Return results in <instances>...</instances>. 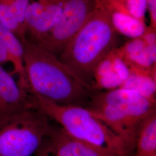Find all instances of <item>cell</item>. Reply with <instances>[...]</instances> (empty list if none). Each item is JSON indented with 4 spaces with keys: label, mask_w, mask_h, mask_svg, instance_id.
<instances>
[{
    "label": "cell",
    "mask_w": 156,
    "mask_h": 156,
    "mask_svg": "<svg viewBox=\"0 0 156 156\" xmlns=\"http://www.w3.org/2000/svg\"><path fill=\"white\" fill-rule=\"evenodd\" d=\"M29 92L61 105L87 107L95 91L58 57L27 39L21 41Z\"/></svg>",
    "instance_id": "6da1fadb"
},
{
    "label": "cell",
    "mask_w": 156,
    "mask_h": 156,
    "mask_svg": "<svg viewBox=\"0 0 156 156\" xmlns=\"http://www.w3.org/2000/svg\"><path fill=\"white\" fill-rule=\"evenodd\" d=\"M119 35L106 12L95 4L88 20L58 58L84 83L93 88L95 68L112 50L118 47Z\"/></svg>",
    "instance_id": "7a4b0ae2"
},
{
    "label": "cell",
    "mask_w": 156,
    "mask_h": 156,
    "mask_svg": "<svg viewBox=\"0 0 156 156\" xmlns=\"http://www.w3.org/2000/svg\"><path fill=\"white\" fill-rule=\"evenodd\" d=\"M36 109L59 124L73 137L109 149L121 156L133 153L127 144L105 123L83 106L61 105L38 95L31 94Z\"/></svg>",
    "instance_id": "3957f363"
},
{
    "label": "cell",
    "mask_w": 156,
    "mask_h": 156,
    "mask_svg": "<svg viewBox=\"0 0 156 156\" xmlns=\"http://www.w3.org/2000/svg\"><path fill=\"white\" fill-rule=\"evenodd\" d=\"M49 118L34 108L0 119V156H32L50 126Z\"/></svg>",
    "instance_id": "277c9868"
},
{
    "label": "cell",
    "mask_w": 156,
    "mask_h": 156,
    "mask_svg": "<svg viewBox=\"0 0 156 156\" xmlns=\"http://www.w3.org/2000/svg\"><path fill=\"white\" fill-rule=\"evenodd\" d=\"M95 8V0H68L58 22L35 45L58 57L88 20Z\"/></svg>",
    "instance_id": "5b68a950"
},
{
    "label": "cell",
    "mask_w": 156,
    "mask_h": 156,
    "mask_svg": "<svg viewBox=\"0 0 156 156\" xmlns=\"http://www.w3.org/2000/svg\"><path fill=\"white\" fill-rule=\"evenodd\" d=\"M91 103L113 106L140 125L156 112V101L134 91L122 87L100 93L95 92Z\"/></svg>",
    "instance_id": "8992f818"
},
{
    "label": "cell",
    "mask_w": 156,
    "mask_h": 156,
    "mask_svg": "<svg viewBox=\"0 0 156 156\" xmlns=\"http://www.w3.org/2000/svg\"><path fill=\"white\" fill-rule=\"evenodd\" d=\"M68 0H31L24 19L26 39L37 44L58 22Z\"/></svg>",
    "instance_id": "52a82bcc"
},
{
    "label": "cell",
    "mask_w": 156,
    "mask_h": 156,
    "mask_svg": "<svg viewBox=\"0 0 156 156\" xmlns=\"http://www.w3.org/2000/svg\"><path fill=\"white\" fill-rule=\"evenodd\" d=\"M44 143L50 156H121L109 149L75 138L60 126L51 124Z\"/></svg>",
    "instance_id": "ba28073f"
},
{
    "label": "cell",
    "mask_w": 156,
    "mask_h": 156,
    "mask_svg": "<svg viewBox=\"0 0 156 156\" xmlns=\"http://www.w3.org/2000/svg\"><path fill=\"white\" fill-rule=\"evenodd\" d=\"M34 108L31 94L0 64V119Z\"/></svg>",
    "instance_id": "9c48e42d"
},
{
    "label": "cell",
    "mask_w": 156,
    "mask_h": 156,
    "mask_svg": "<svg viewBox=\"0 0 156 156\" xmlns=\"http://www.w3.org/2000/svg\"><path fill=\"white\" fill-rule=\"evenodd\" d=\"M95 4L106 12L112 26L118 34L129 39L140 37L146 30V22L133 16L117 0H95Z\"/></svg>",
    "instance_id": "30bf717a"
},
{
    "label": "cell",
    "mask_w": 156,
    "mask_h": 156,
    "mask_svg": "<svg viewBox=\"0 0 156 156\" xmlns=\"http://www.w3.org/2000/svg\"><path fill=\"white\" fill-rule=\"evenodd\" d=\"M117 49L129 67L147 70L156 68V44L147 42L142 36L129 39Z\"/></svg>",
    "instance_id": "8fae6325"
},
{
    "label": "cell",
    "mask_w": 156,
    "mask_h": 156,
    "mask_svg": "<svg viewBox=\"0 0 156 156\" xmlns=\"http://www.w3.org/2000/svg\"><path fill=\"white\" fill-rule=\"evenodd\" d=\"M0 38L4 42L13 67L12 74H16L18 83L23 89L28 91V82L23 62L22 43L16 35L0 23Z\"/></svg>",
    "instance_id": "7c38bea8"
},
{
    "label": "cell",
    "mask_w": 156,
    "mask_h": 156,
    "mask_svg": "<svg viewBox=\"0 0 156 156\" xmlns=\"http://www.w3.org/2000/svg\"><path fill=\"white\" fill-rule=\"evenodd\" d=\"M116 49V48H115ZM115 49L105 56L95 68L93 88L95 91H108L121 87L123 79L118 73L115 61Z\"/></svg>",
    "instance_id": "4fadbf2b"
},
{
    "label": "cell",
    "mask_w": 156,
    "mask_h": 156,
    "mask_svg": "<svg viewBox=\"0 0 156 156\" xmlns=\"http://www.w3.org/2000/svg\"><path fill=\"white\" fill-rule=\"evenodd\" d=\"M129 75L121 87L133 90L156 101V68L147 70L129 66Z\"/></svg>",
    "instance_id": "5bb4252c"
},
{
    "label": "cell",
    "mask_w": 156,
    "mask_h": 156,
    "mask_svg": "<svg viewBox=\"0 0 156 156\" xmlns=\"http://www.w3.org/2000/svg\"><path fill=\"white\" fill-rule=\"evenodd\" d=\"M134 151L133 156H156V112L141 125Z\"/></svg>",
    "instance_id": "9a60e30c"
},
{
    "label": "cell",
    "mask_w": 156,
    "mask_h": 156,
    "mask_svg": "<svg viewBox=\"0 0 156 156\" xmlns=\"http://www.w3.org/2000/svg\"><path fill=\"white\" fill-rule=\"evenodd\" d=\"M31 0H0V4L8 7L17 22L24 29L27 8Z\"/></svg>",
    "instance_id": "2e32d148"
},
{
    "label": "cell",
    "mask_w": 156,
    "mask_h": 156,
    "mask_svg": "<svg viewBox=\"0 0 156 156\" xmlns=\"http://www.w3.org/2000/svg\"><path fill=\"white\" fill-rule=\"evenodd\" d=\"M129 12L140 20L145 21V15L147 11L146 0H117Z\"/></svg>",
    "instance_id": "e0dca14e"
},
{
    "label": "cell",
    "mask_w": 156,
    "mask_h": 156,
    "mask_svg": "<svg viewBox=\"0 0 156 156\" xmlns=\"http://www.w3.org/2000/svg\"><path fill=\"white\" fill-rule=\"evenodd\" d=\"M147 10L149 13L150 25L151 28L156 30V0H146Z\"/></svg>",
    "instance_id": "ac0fdd59"
},
{
    "label": "cell",
    "mask_w": 156,
    "mask_h": 156,
    "mask_svg": "<svg viewBox=\"0 0 156 156\" xmlns=\"http://www.w3.org/2000/svg\"><path fill=\"white\" fill-rule=\"evenodd\" d=\"M8 62H10L9 56L5 46L0 38V64Z\"/></svg>",
    "instance_id": "d6986e66"
},
{
    "label": "cell",
    "mask_w": 156,
    "mask_h": 156,
    "mask_svg": "<svg viewBox=\"0 0 156 156\" xmlns=\"http://www.w3.org/2000/svg\"><path fill=\"white\" fill-rule=\"evenodd\" d=\"M34 156H50L47 151L44 142L43 141L42 145H41L39 149L35 153Z\"/></svg>",
    "instance_id": "ffe728a7"
}]
</instances>
